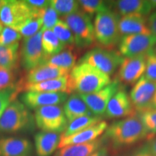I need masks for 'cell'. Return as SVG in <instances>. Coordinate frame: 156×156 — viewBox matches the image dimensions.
Returning a JSON list of instances; mask_svg holds the SVG:
<instances>
[{"label":"cell","instance_id":"8fae6325","mask_svg":"<svg viewBox=\"0 0 156 156\" xmlns=\"http://www.w3.org/2000/svg\"><path fill=\"white\" fill-rule=\"evenodd\" d=\"M156 93V83L150 80L145 76L134 84L129 98L134 110L142 114L153 109V102Z\"/></svg>","mask_w":156,"mask_h":156},{"label":"cell","instance_id":"b9f144b4","mask_svg":"<svg viewBox=\"0 0 156 156\" xmlns=\"http://www.w3.org/2000/svg\"><path fill=\"white\" fill-rule=\"evenodd\" d=\"M89 156H108V151L106 147L103 146Z\"/></svg>","mask_w":156,"mask_h":156},{"label":"cell","instance_id":"e0dca14e","mask_svg":"<svg viewBox=\"0 0 156 156\" xmlns=\"http://www.w3.org/2000/svg\"><path fill=\"white\" fill-rule=\"evenodd\" d=\"M134 112L129 95L125 90L121 88L109 101L105 115L112 119L126 118L133 116Z\"/></svg>","mask_w":156,"mask_h":156},{"label":"cell","instance_id":"3957f363","mask_svg":"<svg viewBox=\"0 0 156 156\" xmlns=\"http://www.w3.org/2000/svg\"><path fill=\"white\" fill-rule=\"evenodd\" d=\"M35 126L34 114L18 100L13 101L0 118V133H28L34 131Z\"/></svg>","mask_w":156,"mask_h":156},{"label":"cell","instance_id":"30bf717a","mask_svg":"<svg viewBox=\"0 0 156 156\" xmlns=\"http://www.w3.org/2000/svg\"><path fill=\"white\" fill-rule=\"evenodd\" d=\"M33 16H37V12L33 11L25 1L21 0H6L0 10V22L12 29Z\"/></svg>","mask_w":156,"mask_h":156},{"label":"cell","instance_id":"7bdbcfd3","mask_svg":"<svg viewBox=\"0 0 156 156\" xmlns=\"http://www.w3.org/2000/svg\"><path fill=\"white\" fill-rule=\"evenodd\" d=\"M133 156H153V155H152V154L147 151V148L145 147V149H142L141 151L138 152V153L134 154Z\"/></svg>","mask_w":156,"mask_h":156},{"label":"cell","instance_id":"7dc6e473","mask_svg":"<svg viewBox=\"0 0 156 156\" xmlns=\"http://www.w3.org/2000/svg\"><path fill=\"white\" fill-rule=\"evenodd\" d=\"M152 51H153V53L156 56V44H155V46H154V48H153V50H152Z\"/></svg>","mask_w":156,"mask_h":156},{"label":"cell","instance_id":"5b68a950","mask_svg":"<svg viewBox=\"0 0 156 156\" xmlns=\"http://www.w3.org/2000/svg\"><path fill=\"white\" fill-rule=\"evenodd\" d=\"M69 26L75 38V46L88 48L95 42L92 18L81 9L62 18Z\"/></svg>","mask_w":156,"mask_h":156},{"label":"cell","instance_id":"bcb514c9","mask_svg":"<svg viewBox=\"0 0 156 156\" xmlns=\"http://www.w3.org/2000/svg\"><path fill=\"white\" fill-rule=\"evenodd\" d=\"M3 28H4L3 24L1 22H0V34H1V33H2V31Z\"/></svg>","mask_w":156,"mask_h":156},{"label":"cell","instance_id":"484cf974","mask_svg":"<svg viewBox=\"0 0 156 156\" xmlns=\"http://www.w3.org/2000/svg\"><path fill=\"white\" fill-rule=\"evenodd\" d=\"M19 43L2 46L0 45V68L15 71L20 60Z\"/></svg>","mask_w":156,"mask_h":156},{"label":"cell","instance_id":"60d3db41","mask_svg":"<svg viewBox=\"0 0 156 156\" xmlns=\"http://www.w3.org/2000/svg\"><path fill=\"white\" fill-rule=\"evenodd\" d=\"M146 148L153 156H156V136L151 138Z\"/></svg>","mask_w":156,"mask_h":156},{"label":"cell","instance_id":"7a4b0ae2","mask_svg":"<svg viewBox=\"0 0 156 156\" xmlns=\"http://www.w3.org/2000/svg\"><path fill=\"white\" fill-rule=\"evenodd\" d=\"M105 136L114 147L134 145L149 136L140 116H131L116 121L108 126Z\"/></svg>","mask_w":156,"mask_h":156},{"label":"cell","instance_id":"f1b7e54d","mask_svg":"<svg viewBox=\"0 0 156 156\" xmlns=\"http://www.w3.org/2000/svg\"><path fill=\"white\" fill-rule=\"evenodd\" d=\"M81 10L92 18L93 15L112 9V2L102 0H80L78 1Z\"/></svg>","mask_w":156,"mask_h":156},{"label":"cell","instance_id":"9c48e42d","mask_svg":"<svg viewBox=\"0 0 156 156\" xmlns=\"http://www.w3.org/2000/svg\"><path fill=\"white\" fill-rule=\"evenodd\" d=\"M156 44L153 34H135L122 36L119 44V53L124 58L146 56Z\"/></svg>","mask_w":156,"mask_h":156},{"label":"cell","instance_id":"d6986e66","mask_svg":"<svg viewBox=\"0 0 156 156\" xmlns=\"http://www.w3.org/2000/svg\"><path fill=\"white\" fill-rule=\"evenodd\" d=\"M70 71L48 65L47 64H42L34 69L30 70L25 78L19 81L21 87L30 84H36L41 82L53 80L56 78L69 75Z\"/></svg>","mask_w":156,"mask_h":156},{"label":"cell","instance_id":"8992f818","mask_svg":"<svg viewBox=\"0 0 156 156\" xmlns=\"http://www.w3.org/2000/svg\"><path fill=\"white\" fill-rule=\"evenodd\" d=\"M124 57L115 51L100 47L88 51L79 63L87 64L110 76L119 68Z\"/></svg>","mask_w":156,"mask_h":156},{"label":"cell","instance_id":"ffe728a7","mask_svg":"<svg viewBox=\"0 0 156 156\" xmlns=\"http://www.w3.org/2000/svg\"><path fill=\"white\" fill-rule=\"evenodd\" d=\"M119 28L122 37L135 34H152L148 28L147 18L145 16L139 15H128L121 17Z\"/></svg>","mask_w":156,"mask_h":156},{"label":"cell","instance_id":"9a60e30c","mask_svg":"<svg viewBox=\"0 0 156 156\" xmlns=\"http://www.w3.org/2000/svg\"><path fill=\"white\" fill-rule=\"evenodd\" d=\"M112 9L120 16L139 15L146 16L156 9V0H119L112 2Z\"/></svg>","mask_w":156,"mask_h":156},{"label":"cell","instance_id":"44dd1931","mask_svg":"<svg viewBox=\"0 0 156 156\" xmlns=\"http://www.w3.org/2000/svg\"><path fill=\"white\" fill-rule=\"evenodd\" d=\"M61 135L58 133L39 132L34 136L36 156H51L58 147Z\"/></svg>","mask_w":156,"mask_h":156},{"label":"cell","instance_id":"ee69618b","mask_svg":"<svg viewBox=\"0 0 156 156\" xmlns=\"http://www.w3.org/2000/svg\"><path fill=\"white\" fill-rule=\"evenodd\" d=\"M156 108V93L155 95V97H154V100L153 102V109Z\"/></svg>","mask_w":156,"mask_h":156},{"label":"cell","instance_id":"7c38bea8","mask_svg":"<svg viewBox=\"0 0 156 156\" xmlns=\"http://www.w3.org/2000/svg\"><path fill=\"white\" fill-rule=\"evenodd\" d=\"M121 89V83L118 79L111 82L108 85L97 92L80 95L94 116L101 117L105 114L107 106L112 98Z\"/></svg>","mask_w":156,"mask_h":156},{"label":"cell","instance_id":"e575fe53","mask_svg":"<svg viewBox=\"0 0 156 156\" xmlns=\"http://www.w3.org/2000/svg\"><path fill=\"white\" fill-rule=\"evenodd\" d=\"M22 36L20 33L9 27H4L0 34V45L2 46H10L19 43L22 39Z\"/></svg>","mask_w":156,"mask_h":156},{"label":"cell","instance_id":"4fadbf2b","mask_svg":"<svg viewBox=\"0 0 156 156\" xmlns=\"http://www.w3.org/2000/svg\"><path fill=\"white\" fill-rule=\"evenodd\" d=\"M67 93L34 92L28 91L22 94L20 100L23 104L31 110L48 106H59L68 98Z\"/></svg>","mask_w":156,"mask_h":156},{"label":"cell","instance_id":"ba28073f","mask_svg":"<svg viewBox=\"0 0 156 156\" xmlns=\"http://www.w3.org/2000/svg\"><path fill=\"white\" fill-rule=\"evenodd\" d=\"M42 34L41 29L34 36L23 39L20 51V62L22 67L25 70L30 71L46 64L48 60L42 48Z\"/></svg>","mask_w":156,"mask_h":156},{"label":"cell","instance_id":"83f0119b","mask_svg":"<svg viewBox=\"0 0 156 156\" xmlns=\"http://www.w3.org/2000/svg\"><path fill=\"white\" fill-rule=\"evenodd\" d=\"M101 121V117L96 116H84L75 119L68 123L65 131L61 134V137L73 135Z\"/></svg>","mask_w":156,"mask_h":156},{"label":"cell","instance_id":"2e32d148","mask_svg":"<svg viewBox=\"0 0 156 156\" xmlns=\"http://www.w3.org/2000/svg\"><path fill=\"white\" fill-rule=\"evenodd\" d=\"M34 145L28 138L4 136L0 138V156H34Z\"/></svg>","mask_w":156,"mask_h":156},{"label":"cell","instance_id":"d6a6232c","mask_svg":"<svg viewBox=\"0 0 156 156\" xmlns=\"http://www.w3.org/2000/svg\"><path fill=\"white\" fill-rule=\"evenodd\" d=\"M42 27L43 22L41 18L37 16H33L14 30L20 33L24 38H28L38 33L41 30V28Z\"/></svg>","mask_w":156,"mask_h":156},{"label":"cell","instance_id":"1f68e13d","mask_svg":"<svg viewBox=\"0 0 156 156\" xmlns=\"http://www.w3.org/2000/svg\"><path fill=\"white\" fill-rule=\"evenodd\" d=\"M22 91L19 82L12 86L0 90V118L9 105L17 100V95Z\"/></svg>","mask_w":156,"mask_h":156},{"label":"cell","instance_id":"52a82bcc","mask_svg":"<svg viewBox=\"0 0 156 156\" xmlns=\"http://www.w3.org/2000/svg\"><path fill=\"white\" fill-rule=\"evenodd\" d=\"M35 122L43 132L62 134L68 124L63 108L60 106H48L35 110Z\"/></svg>","mask_w":156,"mask_h":156},{"label":"cell","instance_id":"4dcf8cb0","mask_svg":"<svg viewBox=\"0 0 156 156\" xmlns=\"http://www.w3.org/2000/svg\"><path fill=\"white\" fill-rule=\"evenodd\" d=\"M49 5L62 17L73 14L80 10L78 1L75 0H51Z\"/></svg>","mask_w":156,"mask_h":156},{"label":"cell","instance_id":"6da1fadb","mask_svg":"<svg viewBox=\"0 0 156 156\" xmlns=\"http://www.w3.org/2000/svg\"><path fill=\"white\" fill-rule=\"evenodd\" d=\"M110 76L87 64L78 63L70 71L67 93L90 94L97 92L111 83Z\"/></svg>","mask_w":156,"mask_h":156},{"label":"cell","instance_id":"ab89813d","mask_svg":"<svg viewBox=\"0 0 156 156\" xmlns=\"http://www.w3.org/2000/svg\"><path fill=\"white\" fill-rule=\"evenodd\" d=\"M147 23L152 34L156 36V9L154 10L147 17Z\"/></svg>","mask_w":156,"mask_h":156},{"label":"cell","instance_id":"f35d334b","mask_svg":"<svg viewBox=\"0 0 156 156\" xmlns=\"http://www.w3.org/2000/svg\"><path fill=\"white\" fill-rule=\"evenodd\" d=\"M25 2L33 11L36 12H38L41 9L49 7V1L46 0H26Z\"/></svg>","mask_w":156,"mask_h":156},{"label":"cell","instance_id":"836d02e7","mask_svg":"<svg viewBox=\"0 0 156 156\" xmlns=\"http://www.w3.org/2000/svg\"><path fill=\"white\" fill-rule=\"evenodd\" d=\"M37 16L43 22V30H52L58 21V15L51 7L41 9L37 12Z\"/></svg>","mask_w":156,"mask_h":156},{"label":"cell","instance_id":"ac0fdd59","mask_svg":"<svg viewBox=\"0 0 156 156\" xmlns=\"http://www.w3.org/2000/svg\"><path fill=\"white\" fill-rule=\"evenodd\" d=\"M108 124L105 121L97 123V124L87 127L82 131L65 137L60 138L58 148L66 147V146L84 144L90 142L97 140L98 138L106 132L108 128Z\"/></svg>","mask_w":156,"mask_h":156},{"label":"cell","instance_id":"5bb4252c","mask_svg":"<svg viewBox=\"0 0 156 156\" xmlns=\"http://www.w3.org/2000/svg\"><path fill=\"white\" fill-rule=\"evenodd\" d=\"M146 56L124 58L119 68V81L126 85H134L145 74Z\"/></svg>","mask_w":156,"mask_h":156},{"label":"cell","instance_id":"8d00e7d4","mask_svg":"<svg viewBox=\"0 0 156 156\" xmlns=\"http://www.w3.org/2000/svg\"><path fill=\"white\" fill-rule=\"evenodd\" d=\"M144 76L156 83V56L152 51L146 56V68Z\"/></svg>","mask_w":156,"mask_h":156},{"label":"cell","instance_id":"7402d4cb","mask_svg":"<svg viewBox=\"0 0 156 156\" xmlns=\"http://www.w3.org/2000/svg\"><path fill=\"white\" fill-rule=\"evenodd\" d=\"M63 110L68 123L81 116H94L77 93H73L68 97L64 103Z\"/></svg>","mask_w":156,"mask_h":156},{"label":"cell","instance_id":"f6af8a7d","mask_svg":"<svg viewBox=\"0 0 156 156\" xmlns=\"http://www.w3.org/2000/svg\"><path fill=\"white\" fill-rule=\"evenodd\" d=\"M6 2V0H0V10H1L2 7H3V5H5Z\"/></svg>","mask_w":156,"mask_h":156},{"label":"cell","instance_id":"74e56055","mask_svg":"<svg viewBox=\"0 0 156 156\" xmlns=\"http://www.w3.org/2000/svg\"><path fill=\"white\" fill-rule=\"evenodd\" d=\"M15 71L0 68V86L2 88L5 89L15 85Z\"/></svg>","mask_w":156,"mask_h":156},{"label":"cell","instance_id":"d4e9b609","mask_svg":"<svg viewBox=\"0 0 156 156\" xmlns=\"http://www.w3.org/2000/svg\"><path fill=\"white\" fill-rule=\"evenodd\" d=\"M75 46L67 47L62 51L48 58L46 64L53 67L71 71L76 65L77 55L75 53Z\"/></svg>","mask_w":156,"mask_h":156},{"label":"cell","instance_id":"277c9868","mask_svg":"<svg viewBox=\"0 0 156 156\" xmlns=\"http://www.w3.org/2000/svg\"><path fill=\"white\" fill-rule=\"evenodd\" d=\"M120 17L113 9L95 15L93 23L95 40L103 48L110 49L119 44L122 38L119 28Z\"/></svg>","mask_w":156,"mask_h":156},{"label":"cell","instance_id":"603a6c76","mask_svg":"<svg viewBox=\"0 0 156 156\" xmlns=\"http://www.w3.org/2000/svg\"><path fill=\"white\" fill-rule=\"evenodd\" d=\"M69 75L63 76L56 79L48 80L41 83L24 85L22 91H34V92H51L67 93ZM68 94V93H67Z\"/></svg>","mask_w":156,"mask_h":156},{"label":"cell","instance_id":"d590c367","mask_svg":"<svg viewBox=\"0 0 156 156\" xmlns=\"http://www.w3.org/2000/svg\"><path fill=\"white\" fill-rule=\"evenodd\" d=\"M140 118L150 135L153 137L156 134V108L151 109L140 114Z\"/></svg>","mask_w":156,"mask_h":156},{"label":"cell","instance_id":"4316f807","mask_svg":"<svg viewBox=\"0 0 156 156\" xmlns=\"http://www.w3.org/2000/svg\"><path fill=\"white\" fill-rule=\"evenodd\" d=\"M41 44L44 53L48 58L60 53L65 48L52 30H43Z\"/></svg>","mask_w":156,"mask_h":156},{"label":"cell","instance_id":"f546056e","mask_svg":"<svg viewBox=\"0 0 156 156\" xmlns=\"http://www.w3.org/2000/svg\"><path fill=\"white\" fill-rule=\"evenodd\" d=\"M52 31L62 44L65 46V48L75 46V38H74L73 32L70 30L67 23L62 19L58 20L56 24L52 28Z\"/></svg>","mask_w":156,"mask_h":156},{"label":"cell","instance_id":"cb8c5ba5","mask_svg":"<svg viewBox=\"0 0 156 156\" xmlns=\"http://www.w3.org/2000/svg\"><path fill=\"white\" fill-rule=\"evenodd\" d=\"M103 139L84 144L66 146L61 148L54 156H89L103 147Z\"/></svg>","mask_w":156,"mask_h":156}]
</instances>
